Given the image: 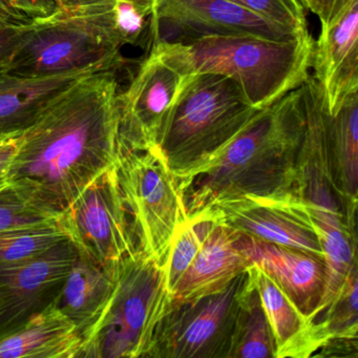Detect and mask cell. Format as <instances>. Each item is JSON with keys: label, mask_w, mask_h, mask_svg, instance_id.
<instances>
[{"label": "cell", "mask_w": 358, "mask_h": 358, "mask_svg": "<svg viewBox=\"0 0 358 358\" xmlns=\"http://www.w3.org/2000/svg\"><path fill=\"white\" fill-rule=\"evenodd\" d=\"M115 69L81 79L20 133L8 181L32 184L39 200L64 213L119 152V89Z\"/></svg>", "instance_id": "1"}, {"label": "cell", "mask_w": 358, "mask_h": 358, "mask_svg": "<svg viewBox=\"0 0 358 358\" xmlns=\"http://www.w3.org/2000/svg\"><path fill=\"white\" fill-rule=\"evenodd\" d=\"M303 131L299 87L259 110L198 173L176 181L188 219L215 201L246 194L301 199L299 154Z\"/></svg>", "instance_id": "2"}, {"label": "cell", "mask_w": 358, "mask_h": 358, "mask_svg": "<svg viewBox=\"0 0 358 358\" xmlns=\"http://www.w3.org/2000/svg\"><path fill=\"white\" fill-rule=\"evenodd\" d=\"M173 43L188 74L229 77L259 110L303 85L310 74L314 45L311 35L291 41L238 35Z\"/></svg>", "instance_id": "3"}, {"label": "cell", "mask_w": 358, "mask_h": 358, "mask_svg": "<svg viewBox=\"0 0 358 358\" xmlns=\"http://www.w3.org/2000/svg\"><path fill=\"white\" fill-rule=\"evenodd\" d=\"M229 77H192L169 117L159 148L176 181L198 173L259 112Z\"/></svg>", "instance_id": "4"}, {"label": "cell", "mask_w": 358, "mask_h": 358, "mask_svg": "<svg viewBox=\"0 0 358 358\" xmlns=\"http://www.w3.org/2000/svg\"><path fill=\"white\" fill-rule=\"evenodd\" d=\"M173 299L164 263L142 249L123 257L108 309L76 358L146 357Z\"/></svg>", "instance_id": "5"}, {"label": "cell", "mask_w": 358, "mask_h": 358, "mask_svg": "<svg viewBox=\"0 0 358 358\" xmlns=\"http://www.w3.org/2000/svg\"><path fill=\"white\" fill-rule=\"evenodd\" d=\"M121 48L66 0L49 20L33 27L16 51L7 72L49 77L123 64Z\"/></svg>", "instance_id": "6"}, {"label": "cell", "mask_w": 358, "mask_h": 358, "mask_svg": "<svg viewBox=\"0 0 358 358\" xmlns=\"http://www.w3.org/2000/svg\"><path fill=\"white\" fill-rule=\"evenodd\" d=\"M114 167L140 247L165 263L176 234L188 221L173 171L159 148H119Z\"/></svg>", "instance_id": "7"}, {"label": "cell", "mask_w": 358, "mask_h": 358, "mask_svg": "<svg viewBox=\"0 0 358 358\" xmlns=\"http://www.w3.org/2000/svg\"><path fill=\"white\" fill-rule=\"evenodd\" d=\"M192 77L175 43H152L131 85L119 94V148H159L171 112Z\"/></svg>", "instance_id": "8"}, {"label": "cell", "mask_w": 358, "mask_h": 358, "mask_svg": "<svg viewBox=\"0 0 358 358\" xmlns=\"http://www.w3.org/2000/svg\"><path fill=\"white\" fill-rule=\"evenodd\" d=\"M247 269L224 290L171 301L157 327L148 358H228L238 295Z\"/></svg>", "instance_id": "9"}, {"label": "cell", "mask_w": 358, "mask_h": 358, "mask_svg": "<svg viewBox=\"0 0 358 358\" xmlns=\"http://www.w3.org/2000/svg\"><path fill=\"white\" fill-rule=\"evenodd\" d=\"M238 35L291 41L310 34H299L228 0H154L150 45Z\"/></svg>", "instance_id": "10"}, {"label": "cell", "mask_w": 358, "mask_h": 358, "mask_svg": "<svg viewBox=\"0 0 358 358\" xmlns=\"http://www.w3.org/2000/svg\"><path fill=\"white\" fill-rule=\"evenodd\" d=\"M71 240L102 266L141 249L115 167L94 180L64 213Z\"/></svg>", "instance_id": "11"}, {"label": "cell", "mask_w": 358, "mask_h": 358, "mask_svg": "<svg viewBox=\"0 0 358 358\" xmlns=\"http://www.w3.org/2000/svg\"><path fill=\"white\" fill-rule=\"evenodd\" d=\"M200 213L263 242L299 249L324 259L317 226L307 203L299 196L246 194L215 201Z\"/></svg>", "instance_id": "12"}, {"label": "cell", "mask_w": 358, "mask_h": 358, "mask_svg": "<svg viewBox=\"0 0 358 358\" xmlns=\"http://www.w3.org/2000/svg\"><path fill=\"white\" fill-rule=\"evenodd\" d=\"M77 255L69 238L35 259L0 268V339L56 303Z\"/></svg>", "instance_id": "13"}, {"label": "cell", "mask_w": 358, "mask_h": 358, "mask_svg": "<svg viewBox=\"0 0 358 358\" xmlns=\"http://www.w3.org/2000/svg\"><path fill=\"white\" fill-rule=\"evenodd\" d=\"M305 110V131L299 154V194L307 204L345 215L356 225L357 207H351L335 184L332 152V116L324 92L311 74L301 85Z\"/></svg>", "instance_id": "14"}, {"label": "cell", "mask_w": 358, "mask_h": 358, "mask_svg": "<svg viewBox=\"0 0 358 358\" xmlns=\"http://www.w3.org/2000/svg\"><path fill=\"white\" fill-rule=\"evenodd\" d=\"M238 244L251 263L269 275L299 311L314 322L326 288L324 259L299 249L263 242L240 231Z\"/></svg>", "instance_id": "15"}, {"label": "cell", "mask_w": 358, "mask_h": 358, "mask_svg": "<svg viewBox=\"0 0 358 358\" xmlns=\"http://www.w3.org/2000/svg\"><path fill=\"white\" fill-rule=\"evenodd\" d=\"M311 68L324 92L329 113L334 116L345 100L358 93V0L314 43Z\"/></svg>", "instance_id": "16"}, {"label": "cell", "mask_w": 358, "mask_h": 358, "mask_svg": "<svg viewBox=\"0 0 358 358\" xmlns=\"http://www.w3.org/2000/svg\"><path fill=\"white\" fill-rule=\"evenodd\" d=\"M238 236L236 230L215 222L173 289V299L187 301L220 292L252 265L238 247Z\"/></svg>", "instance_id": "17"}, {"label": "cell", "mask_w": 358, "mask_h": 358, "mask_svg": "<svg viewBox=\"0 0 358 358\" xmlns=\"http://www.w3.org/2000/svg\"><path fill=\"white\" fill-rule=\"evenodd\" d=\"M118 262L102 266L78 250L55 306L74 324L83 345L95 332L116 287Z\"/></svg>", "instance_id": "18"}, {"label": "cell", "mask_w": 358, "mask_h": 358, "mask_svg": "<svg viewBox=\"0 0 358 358\" xmlns=\"http://www.w3.org/2000/svg\"><path fill=\"white\" fill-rule=\"evenodd\" d=\"M101 70L90 69L49 77L20 76L0 71V136L29 129L73 85Z\"/></svg>", "instance_id": "19"}, {"label": "cell", "mask_w": 358, "mask_h": 358, "mask_svg": "<svg viewBox=\"0 0 358 358\" xmlns=\"http://www.w3.org/2000/svg\"><path fill=\"white\" fill-rule=\"evenodd\" d=\"M265 308L276 345V358L317 355L324 345L316 324L303 315L282 288L252 264L247 268Z\"/></svg>", "instance_id": "20"}, {"label": "cell", "mask_w": 358, "mask_h": 358, "mask_svg": "<svg viewBox=\"0 0 358 358\" xmlns=\"http://www.w3.org/2000/svg\"><path fill=\"white\" fill-rule=\"evenodd\" d=\"M83 341L55 303L0 339V358H76Z\"/></svg>", "instance_id": "21"}, {"label": "cell", "mask_w": 358, "mask_h": 358, "mask_svg": "<svg viewBox=\"0 0 358 358\" xmlns=\"http://www.w3.org/2000/svg\"><path fill=\"white\" fill-rule=\"evenodd\" d=\"M307 206L317 226L326 263V288L316 320L334 301L352 270L358 266L357 234L356 226H352L345 215L315 205Z\"/></svg>", "instance_id": "22"}, {"label": "cell", "mask_w": 358, "mask_h": 358, "mask_svg": "<svg viewBox=\"0 0 358 358\" xmlns=\"http://www.w3.org/2000/svg\"><path fill=\"white\" fill-rule=\"evenodd\" d=\"M95 22L115 43L150 45L154 0H68Z\"/></svg>", "instance_id": "23"}, {"label": "cell", "mask_w": 358, "mask_h": 358, "mask_svg": "<svg viewBox=\"0 0 358 358\" xmlns=\"http://www.w3.org/2000/svg\"><path fill=\"white\" fill-rule=\"evenodd\" d=\"M228 358H276L273 332L248 270L238 295Z\"/></svg>", "instance_id": "24"}, {"label": "cell", "mask_w": 358, "mask_h": 358, "mask_svg": "<svg viewBox=\"0 0 358 358\" xmlns=\"http://www.w3.org/2000/svg\"><path fill=\"white\" fill-rule=\"evenodd\" d=\"M331 133L335 184L341 198L357 207L358 93L348 97L332 116Z\"/></svg>", "instance_id": "25"}, {"label": "cell", "mask_w": 358, "mask_h": 358, "mask_svg": "<svg viewBox=\"0 0 358 358\" xmlns=\"http://www.w3.org/2000/svg\"><path fill=\"white\" fill-rule=\"evenodd\" d=\"M69 238L64 213L51 221L0 232V268L30 261Z\"/></svg>", "instance_id": "26"}, {"label": "cell", "mask_w": 358, "mask_h": 358, "mask_svg": "<svg viewBox=\"0 0 358 358\" xmlns=\"http://www.w3.org/2000/svg\"><path fill=\"white\" fill-rule=\"evenodd\" d=\"M62 215L45 206L29 182L16 180L0 186V232L51 221Z\"/></svg>", "instance_id": "27"}, {"label": "cell", "mask_w": 358, "mask_h": 358, "mask_svg": "<svg viewBox=\"0 0 358 358\" xmlns=\"http://www.w3.org/2000/svg\"><path fill=\"white\" fill-rule=\"evenodd\" d=\"M357 287L358 266L352 270L334 301L314 322L324 345L337 339H358Z\"/></svg>", "instance_id": "28"}, {"label": "cell", "mask_w": 358, "mask_h": 358, "mask_svg": "<svg viewBox=\"0 0 358 358\" xmlns=\"http://www.w3.org/2000/svg\"><path fill=\"white\" fill-rule=\"evenodd\" d=\"M213 224L215 221L208 215L199 213L178 230L164 263L167 286L171 293L194 261Z\"/></svg>", "instance_id": "29"}, {"label": "cell", "mask_w": 358, "mask_h": 358, "mask_svg": "<svg viewBox=\"0 0 358 358\" xmlns=\"http://www.w3.org/2000/svg\"><path fill=\"white\" fill-rule=\"evenodd\" d=\"M253 13L290 29L301 35L310 34L305 8L299 0H228Z\"/></svg>", "instance_id": "30"}, {"label": "cell", "mask_w": 358, "mask_h": 358, "mask_svg": "<svg viewBox=\"0 0 358 358\" xmlns=\"http://www.w3.org/2000/svg\"><path fill=\"white\" fill-rule=\"evenodd\" d=\"M59 8L60 0H0V24L11 28L36 26Z\"/></svg>", "instance_id": "31"}, {"label": "cell", "mask_w": 358, "mask_h": 358, "mask_svg": "<svg viewBox=\"0 0 358 358\" xmlns=\"http://www.w3.org/2000/svg\"><path fill=\"white\" fill-rule=\"evenodd\" d=\"M353 0H299L305 9L317 16L320 28L334 24Z\"/></svg>", "instance_id": "32"}, {"label": "cell", "mask_w": 358, "mask_h": 358, "mask_svg": "<svg viewBox=\"0 0 358 358\" xmlns=\"http://www.w3.org/2000/svg\"><path fill=\"white\" fill-rule=\"evenodd\" d=\"M33 27L11 28L0 24V71L7 70Z\"/></svg>", "instance_id": "33"}, {"label": "cell", "mask_w": 358, "mask_h": 358, "mask_svg": "<svg viewBox=\"0 0 358 358\" xmlns=\"http://www.w3.org/2000/svg\"><path fill=\"white\" fill-rule=\"evenodd\" d=\"M20 133L0 136V186L8 182L10 167L17 150Z\"/></svg>", "instance_id": "34"}]
</instances>
